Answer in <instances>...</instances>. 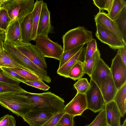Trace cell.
<instances>
[{"mask_svg": "<svg viewBox=\"0 0 126 126\" xmlns=\"http://www.w3.org/2000/svg\"><path fill=\"white\" fill-rule=\"evenodd\" d=\"M27 91L0 94V104L18 116L22 117L35 105L26 94Z\"/></svg>", "mask_w": 126, "mask_h": 126, "instance_id": "6da1fadb", "label": "cell"}, {"mask_svg": "<svg viewBox=\"0 0 126 126\" xmlns=\"http://www.w3.org/2000/svg\"><path fill=\"white\" fill-rule=\"evenodd\" d=\"M26 94L34 103V109L56 114L64 111L63 99L50 92L35 93L27 92Z\"/></svg>", "mask_w": 126, "mask_h": 126, "instance_id": "7a4b0ae2", "label": "cell"}, {"mask_svg": "<svg viewBox=\"0 0 126 126\" xmlns=\"http://www.w3.org/2000/svg\"><path fill=\"white\" fill-rule=\"evenodd\" d=\"M34 3V0H2L1 7L7 10L11 21L17 19L20 24L32 12Z\"/></svg>", "mask_w": 126, "mask_h": 126, "instance_id": "3957f363", "label": "cell"}, {"mask_svg": "<svg viewBox=\"0 0 126 126\" xmlns=\"http://www.w3.org/2000/svg\"><path fill=\"white\" fill-rule=\"evenodd\" d=\"M62 38L63 52L85 44L93 39L92 32L80 26L69 30L63 35Z\"/></svg>", "mask_w": 126, "mask_h": 126, "instance_id": "277c9868", "label": "cell"}, {"mask_svg": "<svg viewBox=\"0 0 126 126\" xmlns=\"http://www.w3.org/2000/svg\"><path fill=\"white\" fill-rule=\"evenodd\" d=\"M35 41V46L44 57L60 60L63 52L61 45L52 41L47 36L37 37Z\"/></svg>", "mask_w": 126, "mask_h": 126, "instance_id": "5b68a950", "label": "cell"}, {"mask_svg": "<svg viewBox=\"0 0 126 126\" xmlns=\"http://www.w3.org/2000/svg\"><path fill=\"white\" fill-rule=\"evenodd\" d=\"M90 83V87L85 94L87 109L96 113L103 109L105 104L100 89L97 85L91 79Z\"/></svg>", "mask_w": 126, "mask_h": 126, "instance_id": "8992f818", "label": "cell"}, {"mask_svg": "<svg viewBox=\"0 0 126 126\" xmlns=\"http://www.w3.org/2000/svg\"><path fill=\"white\" fill-rule=\"evenodd\" d=\"M16 47L23 55L40 68H47L44 57L35 45L29 43L22 42Z\"/></svg>", "mask_w": 126, "mask_h": 126, "instance_id": "52a82bcc", "label": "cell"}, {"mask_svg": "<svg viewBox=\"0 0 126 126\" xmlns=\"http://www.w3.org/2000/svg\"><path fill=\"white\" fill-rule=\"evenodd\" d=\"M95 35L102 42L107 44L114 50L126 47V43L118 38L103 25L95 22Z\"/></svg>", "mask_w": 126, "mask_h": 126, "instance_id": "ba28073f", "label": "cell"}, {"mask_svg": "<svg viewBox=\"0 0 126 126\" xmlns=\"http://www.w3.org/2000/svg\"><path fill=\"white\" fill-rule=\"evenodd\" d=\"M110 68L112 79L118 89L126 82V65L118 53L112 60Z\"/></svg>", "mask_w": 126, "mask_h": 126, "instance_id": "9c48e42d", "label": "cell"}, {"mask_svg": "<svg viewBox=\"0 0 126 126\" xmlns=\"http://www.w3.org/2000/svg\"><path fill=\"white\" fill-rule=\"evenodd\" d=\"M87 109L85 94L77 92L74 98L65 106L64 111L65 113L75 117L81 115Z\"/></svg>", "mask_w": 126, "mask_h": 126, "instance_id": "30bf717a", "label": "cell"}, {"mask_svg": "<svg viewBox=\"0 0 126 126\" xmlns=\"http://www.w3.org/2000/svg\"><path fill=\"white\" fill-rule=\"evenodd\" d=\"M54 29L51 22L50 12L48 9L47 3L43 2L38 26L37 37L48 36L49 34L54 32Z\"/></svg>", "mask_w": 126, "mask_h": 126, "instance_id": "8fae6325", "label": "cell"}, {"mask_svg": "<svg viewBox=\"0 0 126 126\" xmlns=\"http://www.w3.org/2000/svg\"><path fill=\"white\" fill-rule=\"evenodd\" d=\"M55 115L33 108L22 117L30 126H41Z\"/></svg>", "mask_w": 126, "mask_h": 126, "instance_id": "7c38bea8", "label": "cell"}, {"mask_svg": "<svg viewBox=\"0 0 126 126\" xmlns=\"http://www.w3.org/2000/svg\"><path fill=\"white\" fill-rule=\"evenodd\" d=\"M94 19L95 23L102 25L118 38L126 43L116 23L115 20L109 17L107 14L100 11L95 16Z\"/></svg>", "mask_w": 126, "mask_h": 126, "instance_id": "4fadbf2b", "label": "cell"}, {"mask_svg": "<svg viewBox=\"0 0 126 126\" xmlns=\"http://www.w3.org/2000/svg\"><path fill=\"white\" fill-rule=\"evenodd\" d=\"M4 42L16 46L22 42L20 24L18 20H11L6 31Z\"/></svg>", "mask_w": 126, "mask_h": 126, "instance_id": "5bb4252c", "label": "cell"}, {"mask_svg": "<svg viewBox=\"0 0 126 126\" xmlns=\"http://www.w3.org/2000/svg\"><path fill=\"white\" fill-rule=\"evenodd\" d=\"M110 73V68L100 57L93 70L91 79L100 89L102 82Z\"/></svg>", "mask_w": 126, "mask_h": 126, "instance_id": "9a60e30c", "label": "cell"}, {"mask_svg": "<svg viewBox=\"0 0 126 126\" xmlns=\"http://www.w3.org/2000/svg\"><path fill=\"white\" fill-rule=\"evenodd\" d=\"M100 89L105 104L113 100L118 89L115 86L111 72L102 82Z\"/></svg>", "mask_w": 126, "mask_h": 126, "instance_id": "2e32d148", "label": "cell"}, {"mask_svg": "<svg viewBox=\"0 0 126 126\" xmlns=\"http://www.w3.org/2000/svg\"><path fill=\"white\" fill-rule=\"evenodd\" d=\"M108 125L120 126L121 114L115 102L113 100L106 104L104 108Z\"/></svg>", "mask_w": 126, "mask_h": 126, "instance_id": "e0dca14e", "label": "cell"}, {"mask_svg": "<svg viewBox=\"0 0 126 126\" xmlns=\"http://www.w3.org/2000/svg\"><path fill=\"white\" fill-rule=\"evenodd\" d=\"M20 24L22 42L29 43L32 40L33 22L32 13L24 17Z\"/></svg>", "mask_w": 126, "mask_h": 126, "instance_id": "ac0fdd59", "label": "cell"}, {"mask_svg": "<svg viewBox=\"0 0 126 126\" xmlns=\"http://www.w3.org/2000/svg\"><path fill=\"white\" fill-rule=\"evenodd\" d=\"M84 49L83 47L61 67L58 68L57 71V73L61 76L68 78L69 73L75 64L79 61L84 62Z\"/></svg>", "mask_w": 126, "mask_h": 126, "instance_id": "d6986e66", "label": "cell"}, {"mask_svg": "<svg viewBox=\"0 0 126 126\" xmlns=\"http://www.w3.org/2000/svg\"><path fill=\"white\" fill-rule=\"evenodd\" d=\"M0 67L20 68L29 72L18 63L4 49L3 46L0 50Z\"/></svg>", "mask_w": 126, "mask_h": 126, "instance_id": "ffe728a7", "label": "cell"}, {"mask_svg": "<svg viewBox=\"0 0 126 126\" xmlns=\"http://www.w3.org/2000/svg\"><path fill=\"white\" fill-rule=\"evenodd\" d=\"M113 100L117 106L121 117H123L126 112V82L118 89Z\"/></svg>", "mask_w": 126, "mask_h": 126, "instance_id": "44dd1931", "label": "cell"}, {"mask_svg": "<svg viewBox=\"0 0 126 126\" xmlns=\"http://www.w3.org/2000/svg\"><path fill=\"white\" fill-rule=\"evenodd\" d=\"M43 1L36 0L32 12V17L33 28L32 37V40L35 41L37 37V30L42 7Z\"/></svg>", "mask_w": 126, "mask_h": 126, "instance_id": "7402d4cb", "label": "cell"}, {"mask_svg": "<svg viewBox=\"0 0 126 126\" xmlns=\"http://www.w3.org/2000/svg\"><path fill=\"white\" fill-rule=\"evenodd\" d=\"M126 7V2L124 0H113L110 9L107 15L114 20L119 16L123 9Z\"/></svg>", "mask_w": 126, "mask_h": 126, "instance_id": "603a6c76", "label": "cell"}, {"mask_svg": "<svg viewBox=\"0 0 126 126\" xmlns=\"http://www.w3.org/2000/svg\"><path fill=\"white\" fill-rule=\"evenodd\" d=\"M100 54L98 49L91 58L83 62V69L85 74H87L90 77L93 70L99 59Z\"/></svg>", "mask_w": 126, "mask_h": 126, "instance_id": "cb8c5ba5", "label": "cell"}, {"mask_svg": "<svg viewBox=\"0 0 126 126\" xmlns=\"http://www.w3.org/2000/svg\"><path fill=\"white\" fill-rule=\"evenodd\" d=\"M83 61H79L75 64L69 73L68 78L75 81L82 78L85 74L83 69Z\"/></svg>", "mask_w": 126, "mask_h": 126, "instance_id": "d4e9b609", "label": "cell"}, {"mask_svg": "<svg viewBox=\"0 0 126 126\" xmlns=\"http://www.w3.org/2000/svg\"><path fill=\"white\" fill-rule=\"evenodd\" d=\"M114 20L126 43V7L123 9L119 16Z\"/></svg>", "mask_w": 126, "mask_h": 126, "instance_id": "484cf974", "label": "cell"}, {"mask_svg": "<svg viewBox=\"0 0 126 126\" xmlns=\"http://www.w3.org/2000/svg\"><path fill=\"white\" fill-rule=\"evenodd\" d=\"M19 84H11L0 82V94L7 93L26 91Z\"/></svg>", "mask_w": 126, "mask_h": 126, "instance_id": "4316f807", "label": "cell"}, {"mask_svg": "<svg viewBox=\"0 0 126 126\" xmlns=\"http://www.w3.org/2000/svg\"><path fill=\"white\" fill-rule=\"evenodd\" d=\"M87 46L84 51V62L92 57L98 49L96 40L93 39L86 43Z\"/></svg>", "mask_w": 126, "mask_h": 126, "instance_id": "83f0119b", "label": "cell"}, {"mask_svg": "<svg viewBox=\"0 0 126 126\" xmlns=\"http://www.w3.org/2000/svg\"><path fill=\"white\" fill-rule=\"evenodd\" d=\"M85 44H82L72 49L63 52L61 58L59 61L60 63L58 68L61 67L80 50L83 48Z\"/></svg>", "mask_w": 126, "mask_h": 126, "instance_id": "f1b7e54d", "label": "cell"}, {"mask_svg": "<svg viewBox=\"0 0 126 126\" xmlns=\"http://www.w3.org/2000/svg\"><path fill=\"white\" fill-rule=\"evenodd\" d=\"M77 93L85 94L90 87V84L86 78H81L74 85Z\"/></svg>", "mask_w": 126, "mask_h": 126, "instance_id": "f546056e", "label": "cell"}, {"mask_svg": "<svg viewBox=\"0 0 126 126\" xmlns=\"http://www.w3.org/2000/svg\"><path fill=\"white\" fill-rule=\"evenodd\" d=\"M11 21L7 10L0 7V29L6 31Z\"/></svg>", "mask_w": 126, "mask_h": 126, "instance_id": "4dcf8cb0", "label": "cell"}, {"mask_svg": "<svg viewBox=\"0 0 126 126\" xmlns=\"http://www.w3.org/2000/svg\"><path fill=\"white\" fill-rule=\"evenodd\" d=\"M9 68L18 74L26 81L41 80L37 75L24 69L18 68Z\"/></svg>", "mask_w": 126, "mask_h": 126, "instance_id": "1f68e13d", "label": "cell"}, {"mask_svg": "<svg viewBox=\"0 0 126 126\" xmlns=\"http://www.w3.org/2000/svg\"><path fill=\"white\" fill-rule=\"evenodd\" d=\"M107 125L105 110L104 108L100 111L91 123L85 126H107Z\"/></svg>", "mask_w": 126, "mask_h": 126, "instance_id": "d6a6232c", "label": "cell"}, {"mask_svg": "<svg viewBox=\"0 0 126 126\" xmlns=\"http://www.w3.org/2000/svg\"><path fill=\"white\" fill-rule=\"evenodd\" d=\"M113 0H93L94 4L99 9V11L101 10L107 11L109 13L111 7Z\"/></svg>", "mask_w": 126, "mask_h": 126, "instance_id": "836d02e7", "label": "cell"}, {"mask_svg": "<svg viewBox=\"0 0 126 126\" xmlns=\"http://www.w3.org/2000/svg\"><path fill=\"white\" fill-rule=\"evenodd\" d=\"M74 117L72 115L65 113L57 124L62 126H74Z\"/></svg>", "mask_w": 126, "mask_h": 126, "instance_id": "e575fe53", "label": "cell"}, {"mask_svg": "<svg viewBox=\"0 0 126 126\" xmlns=\"http://www.w3.org/2000/svg\"><path fill=\"white\" fill-rule=\"evenodd\" d=\"M24 83L31 86L44 91L48 90L50 87L44 83L42 80H36L32 81H26Z\"/></svg>", "mask_w": 126, "mask_h": 126, "instance_id": "d590c367", "label": "cell"}, {"mask_svg": "<svg viewBox=\"0 0 126 126\" xmlns=\"http://www.w3.org/2000/svg\"><path fill=\"white\" fill-rule=\"evenodd\" d=\"M1 67L6 75L15 80L20 83H24L26 81L25 79L18 74L11 70L9 68L4 67Z\"/></svg>", "mask_w": 126, "mask_h": 126, "instance_id": "8d00e7d4", "label": "cell"}, {"mask_svg": "<svg viewBox=\"0 0 126 126\" xmlns=\"http://www.w3.org/2000/svg\"><path fill=\"white\" fill-rule=\"evenodd\" d=\"M0 126H16V121L15 118L9 114L1 117Z\"/></svg>", "mask_w": 126, "mask_h": 126, "instance_id": "74e56055", "label": "cell"}, {"mask_svg": "<svg viewBox=\"0 0 126 126\" xmlns=\"http://www.w3.org/2000/svg\"><path fill=\"white\" fill-rule=\"evenodd\" d=\"M64 113V111L55 115L41 126H55Z\"/></svg>", "mask_w": 126, "mask_h": 126, "instance_id": "f35d334b", "label": "cell"}, {"mask_svg": "<svg viewBox=\"0 0 126 126\" xmlns=\"http://www.w3.org/2000/svg\"><path fill=\"white\" fill-rule=\"evenodd\" d=\"M0 82L11 84H16L20 83V82L14 80L6 75L0 67Z\"/></svg>", "mask_w": 126, "mask_h": 126, "instance_id": "ab89813d", "label": "cell"}, {"mask_svg": "<svg viewBox=\"0 0 126 126\" xmlns=\"http://www.w3.org/2000/svg\"><path fill=\"white\" fill-rule=\"evenodd\" d=\"M117 53L120 55L124 63L126 65V47L118 49Z\"/></svg>", "mask_w": 126, "mask_h": 126, "instance_id": "60d3db41", "label": "cell"}, {"mask_svg": "<svg viewBox=\"0 0 126 126\" xmlns=\"http://www.w3.org/2000/svg\"><path fill=\"white\" fill-rule=\"evenodd\" d=\"M6 31L0 29V39L4 42L5 40Z\"/></svg>", "mask_w": 126, "mask_h": 126, "instance_id": "b9f144b4", "label": "cell"}, {"mask_svg": "<svg viewBox=\"0 0 126 126\" xmlns=\"http://www.w3.org/2000/svg\"><path fill=\"white\" fill-rule=\"evenodd\" d=\"M4 41L0 39V50L3 46V43Z\"/></svg>", "mask_w": 126, "mask_h": 126, "instance_id": "7bdbcfd3", "label": "cell"}, {"mask_svg": "<svg viewBox=\"0 0 126 126\" xmlns=\"http://www.w3.org/2000/svg\"><path fill=\"white\" fill-rule=\"evenodd\" d=\"M120 126H126V119L124 121L122 125H120Z\"/></svg>", "mask_w": 126, "mask_h": 126, "instance_id": "ee69618b", "label": "cell"}, {"mask_svg": "<svg viewBox=\"0 0 126 126\" xmlns=\"http://www.w3.org/2000/svg\"><path fill=\"white\" fill-rule=\"evenodd\" d=\"M2 0H0V7H1V6L2 2Z\"/></svg>", "mask_w": 126, "mask_h": 126, "instance_id": "f6af8a7d", "label": "cell"}, {"mask_svg": "<svg viewBox=\"0 0 126 126\" xmlns=\"http://www.w3.org/2000/svg\"><path fill=\"white\" fill-rule=\"evenodd\" d=\"M54 126H62L61 125H59L57 124L56 125H55Z\"/></svg>", "mask_w": 126, "mask_h": 126, "instance_id": "bcb514c9", "label": "cell"}, {"mask_svg": "<svg viewBox=\"0 0 126 126\" xmlns=\"http://www.w3.org/2000/svg\"><path fill=\"white\" fill-rule=\"evenodd\" d=\"M107 126H109V125H107Z\"/></svg>", "mask_w": 126, "mask_h": 126, "instance_id": "7dc6e473", "label": "cell"}]
</instances>
